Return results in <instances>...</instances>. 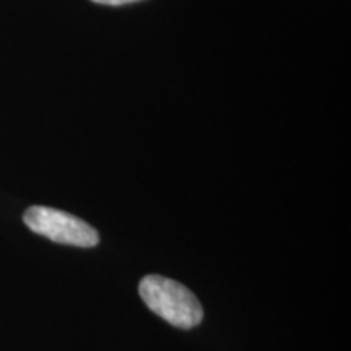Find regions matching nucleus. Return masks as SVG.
<instances>
[{
  "label": "nucleus",
  "mask_w": 351,
  "mask_h": 351,
  "mask_svg": "<svg viewBox=\"0 0 351 351\" xmlns=\"http://www.w3.org/2000/svg\"><path fill=\"white\" fill-rule=\"evenodd\" d=\"M140 296L156 315L178 328H192L204 319L200 301L184 285L161 275H148L140 282Z\"/></svg>",
  "instance_id": "nucleus-1"
},
{
  "label": "nucleus",
  "mask_w": 351,
  "mask_h": 351,
  "mask_svg": "<svg viewBox=\"0 0 351 351\" xmlns=\"http://www.w3.org/2000/svg\"><path fill=\"white\" fill-rule=\"evenodd\" d=\"M23 221L33 232L54 243L75 247H95L99 244V234L93 226L62 210L36 205L26 210Z\"/></svg>",
  "instance_id": "nucleus-2"
},
{
  "label": "nucleus",
  "mask_w": 351,
  "mask_h": 351,
  "mask_svg": "<svg viewBox=\"0 0 351 351\" xmlns=\"http://www.w3.org/2000/svg\"><path fill=\"white\" fill-rule=\"evenodd\" d=\"M91 2L101 3V5H127V3H134V2H140V0H91Z\"/></svg>",
  "instance_id": "nucleus-3"
}]
</instances>
